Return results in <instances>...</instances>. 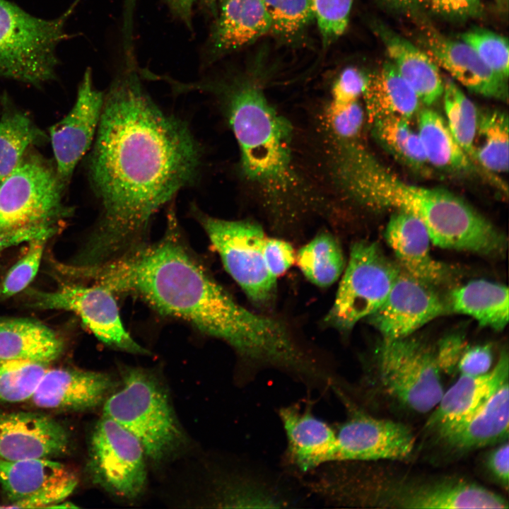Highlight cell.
<instances>
[{"label": "cell", "instance_id": "cell-39", "mask_svg": "<svg viewBox=\"0 0 509 509\" xmlns=\"http://www.w3.org/2000/svg\"><path fill=\"white\" fill-rule=\"evenodd\" d=\"M271 30L283 36L298 33L314 18L311 0H264Z\"/></svg>", "mask_w": 509, "mask_h": 509}, {"label": "cell", "instance_id": "cell-46", "mask_svg": "<svg viewBox=\"0 0 509 509\" xmlns=\"http://www.w3.org/2000/svg\"><path fill=\"white\" fill-rule=\"evenodd\" d=\"M464 350V341L459 336H450L443 339L435 354L440 368L451 370L458 361Z\"/></svg>", "mask_w": 509, "mask_h": 509}, {"label": "cell", "instance_id": "cell-3", "mask_svg": "<svg viewBox=\"0 0 509 509\" xmlns=\"http://www.w3.org/2000/svg\"><path fill=\"white\" fill-rule=\"evenodd\" d=\"M329 160L335 181L349 196L370 208L394 209L415 216L433 245L485 256L504 252V235L464 199L444 189L406 182L358 140L334 146Z\"/></svg>", "mask_w": 509, "mask_h": 509}, {"label": "cell", "instance_id": "cell-2", "mask_svg": "<svg viewBox=\"0 0 509 509\" xmlns=\"http://www.w3.org/2000/svg\"><path fill=\"white\" fill-rule=\"evenodd\" d=\"M167 217L158 242H144L98 264L69 265L66 274L143 299L160 313L225 341L243 363L264 359L279 342V321L242 307L214 280L187 247L173 201Z\"/></svg>", "mask_w": 509, "mask_h": 509}, {"label": "cell", "instance_id": "cell-35", "mask_svg": "<svg viewBox=\"0 0 509 509\" xmlns=\"http://www.w3.org/2000/svg\"><path fill=\"white\" fill-rule=\"evenodd\" d=\"M442 96L449 129L463 151L474 162L478 109L451 79L444 80Z\"/></svg>", "mask_w": 509, "mask_h": 509}, {"label": "cell", "instance_id": "cell-28", "mask_svg": "<svg viewBox=\"0 0 509 509\" xmlns=\"http://www.w3.org/2000/svg\"><path fill=\"white\" fill-rule=\"evenodd\" d=\"M362 97L370 122L391 116L411 119L420 109L418 96L390 62L368 75Z\"/></svg>", "mask_w": 509, "mask_h": 509}, {"label": "cell", "instance_id": "cell-30", "mask_svg": "<svg viewBox=\"0 0 509 509\" xmlns=\"http://www.w3.org/2000/svg\"><path fill=\"white\" fill-rule=\"evenodd\" d=\"M417 116V131L428 163L447 172L469 170L472 160L452 136L444 118L429 108L419 110Z\"/></svg>", "mask_w": 509, "mask_h": 509}, {"label": "cell", "instance_id": "cell-37", "mask_svg": "<svg viewBox=\"0 0 509 509\" xmlns=\"http://www.w3.org/2000/svg\"><path fill=\"white\" fill-rule=\"evenodd\" d=\"M460 40L471 47L491 70L508 80L509 49L505 37L490 30L474 28L462 33Z\"/></svg>", "mask_w": 509, "mask_h": 509}, {"label": "cell", "instance_id": "cell-24", "mask_svg": "<svg viewBox=\"0 0 509 509\" xmlns=\"http://www.w3.org/2000/svg\"><path fill=\"white\" fill-rule=\"evenodd\" d=\"M390 62L414 90L421 103L431 105L442 97L444 80L427 52L382 23L375 27Z\"/></svg>", "mask_w": 509, "mask_h": 509}, {"label": "cell", "instance_id": "cell-43", "mask_svg": "<svg viewBox=\"0 0 509 509\" xmlns=\"http://www.w3.org/2000/svg\"><path fill=\"white\" fill-rule=\"evenodd\" d=\"M263 255L267 268L275 279L286 272L294 262L293 247L281 239L267 238Z\"/></svg>", "mask_w": 509, "mask_h": 509}, {"label": "cell", "instance_id": "cell-42", "mask_svg": "<svg viewBox=\"0 0 509 509\" xmlns=\"http://www.w3.org/2000/svg\"><path fill=\"white\" fill-rule=\"evenodd\" d=\"M368 75L356 67L343 70L334 81L329 103L345 105L358 100L366 87Z\"/></svg>", "mask_w": 509, "mask_h": 509}, {"label": "cell", "instance_id": "cell-49", "mask_svg": "<svg viewBox=\"0 0 509 509\" xmlns=\"http://www.w3.org/2000/svg\"><path fill=\"white\" fill-rule=\"evenodd\" d=\"M198 1L204 8L207 9L210 12L216 11V0H195Z\"/></svg>", "mask_w": 509, "mask_h": 509}, {"label": "cell", "instance_id": "cell-26", "mask_svg": "<svg viewBox=\"0 0 509 509\" xmlns=\"http://www.w3.org/2000/svg\"><path fill=\"white\" fill-rule=\"evenodd\" d=\"M271 27L264 0H223L212 45L220 53L236 49L265 35Z\"/></svg>", "mask_w": 509, "mask_h": 509}, {"label": "cell", "instance_id": "cell-4", "mask_svg": "<svg viewBox=\"0 0 509 509\" xmlns=\"http://www.w3.org/2000/svg\"><path fill=\"white\" fill-rule=\"evenodd\" d=\"M216 95L238 147L241 175L271 222L295 224L317 209L320 199L295 158L292 125L263 88L246 81Z\"/></svg>", "mask_w": 509, "mask_h": 509}, {"label": "cell", "instance_id": "cell-48", "mask_svg": "<svg viewBox=\"0 0 509 509\" xmlns=\"http://www.w3.org/2000/svg\"><path fill=\"white\" fill-rule=\"evenodd\" d=\"M385 6L399 11H415L422 8L429 0H379Z\"/></svg>", "mask_w": 509, "mask_h": 509}, {"label": "cell", "instance_id": "cell-47", "mask_svg": "<svg viewBox=\"0 0 509 509\" xmlns=\"http://www.w3.org/2000/svg\"><path fill=\"white\" fill-rule=\"evenodd\" d=\"M509 446L508 442L494 449L488 457V467L492 474L504 487L508 488L509 480Z\"/></svg>", "mask_w": 509, "mask_h": 509}, {"label": "cell", "instance_id": "cell-1", "mask_svg": "<svg viewBox=\"0 0 509 509\" xmlns=\"http://www.w3.org/2000/svg\"><path fill=\"white\" fill-rule=\"evenodd\" d=\"M88 159L100 215L76 262L98 264L144 242L153 216L200 174L202 148L187 123L153 101L136 74L115 78Z\"/></svg>", "mask_w": 509, "mask_h": 509}, {"label": "cell", "instance_id": "cell-13", "mask_svg": "<svg viewBox=\"0 0 509 509\" xmlns=\"http://www.w3.org/2000/svg\"><path fill=\"white\" fill-rule=\"evenodd\" d=\"M334 392L349 407L346 419L334 428L336 462L403 459L411 453L415 438L407 426L365 415L353 407L340 387Z\"/></svg>", "mask_w": 509, "mask_h": 509}, {"label": "cell", "instance_id": "cell-38", "mask_svg": "<svg viewBox=\"0 0 509 509\" xmlns=\"http://www.w3.org/2000/svg\"><path fill=\"white\" fill-rule=\"evenodd\" d=\"M49 238L40 237L28 242L26 253L10 269L0 285V300L24 291L35 277Z\"/></svg>", "mask_w": 509, "mask_h": 509}, {"label": "cell", "instance_id": "cell-23", "mask_svg": "<svg viewBox=\"0 0 509 509\" xmlns=\"http://www.w3.org/2000/svg\"><path fill=\"white\" fill-rule=\"evenodd\" d=\"M385 238L397 264L410 275L435 287L450 280L451 271L432 257L428 233L415 216L397 211L387 224Z\"/></svg>", "mask_w": 509, "mask_h": 509}, {"label": "cell", "instance_id": "cell-50", "mask_svg": "<svg viewBox=\"0 0 509 509\" xmlns=\"http://www.w3.org/2000/svg\"><path fill=\"white\" fill-rule=\"evenodd\" d=\"M496 1L497 2H501V1H502L503 0H496Z\"/></svg>", "mask_w": 509, "mask_h": 509}, {"label": "cell", "instance_id": "cell-15", "mask_svg": "<svg viewBox=\"0 0 509 509\" xmlns=\"http://www.w3.org/2000/svg\"><path fill=\"white\" fill-rule=\"evenodd\" d=\"M0 484L11 502L6 508H50L73 493L78 479L72 470L51 459H0Z\"/></svg>", "mask_w": 509, "mask_h": 509}, {"label": "cell", "instance_id": "cell-6", "mask_svg": "<svg viewBox=\"0 0 509 509\" xmlns=\"http://www.w3.org/2000/svg\"><path fill=\"white\" fill-rule=\"evenodd\" d=\"M64 184L37 155L25 154L0 182V254L23 242L51 238L71 209L62 202Z\"/></svg>", "mask_w": 509, "mask_h": 509}, {"label": "cell", "instance_id": "cell-31", "mask_svg": "<svg viewBox=\"0 0 509 509\" xmlns=\"http://www.w3.org/2000/svg\"><path fill=\"white\" fill-rule=\"evenodd\" d=\"M508 115L497 109L478 110L474 162L494 173L508 170Z\"/></svg>", "mask_w": 509, "mask_h": 509}, {"label": "cell", "instance_id": "cell-18", "mask_svg": "<svg viewBox=\"0 0 509 509\" xmlns=\"http://www.w3.org/2000/svg\"><path fill=\"white\" fill-rule=\"evenodd\" d=\"M69 447L68 432L50 416L0 410V459H50L66 453Z\"/></svg>", "mask_w": 509, "mask_h": 509}, {"label": "cell", "instance_id": "cell-27", "mask_svg": "<svg viewBox=\"0 0 509 509\" xmlns=\"http://www.w3.org/2000/svg\"><path fill=\"white\" fill-rule=\"evenodd\" d=\"M508 382L469 419L440 437L452 449L474 450L494 444L508 435Z\"/></svg>", "mask_w": 509, "mask_h": 509}, {"label": "cell", "instance_id": "cell-7", "mask_svg": "<svg viewBox=\"0 0 509 509\" xmlns=\"http://www.w3.org/2000/svg\"><path fill=\"white\" fill-rule=\"evenodd\" d=\"M76 1L63 15L44 20L0 0V78L40 86L55 77L56 48Z\"/></svg>", "mask_w": 509, "mask_h": 509}, {"label": "cell", "instance_id": "cell-33", "mask_svg": "<svg viewBox=\"0 0 509 509\" xmlns=\"http://www.w3.org/2000/svg\"><path fill=\"white\" fill-rule=\"evenodd\" d=\"M304 276L320 287H328L337 281L344 269L342 250L334 236L320 233L304 245L297 255Z\"/></svg>", "mask_w": 509, "mask_h": 509}, {"label": "cell", "instance_id": "cell-17", "mask_svg": "<svg viewBox=\"0 0 509 509\" xmlns=\"http://www.w3.org/2000/svg\"><path fill=\"white\" fill-rule=\"evenodd\" d=\"M278 414L286 437L285 462L296 473L310 474L337 461L335 428L315 416L310 406L289 404Z\"/></svg>", "mask_w": 509, "mask_h": 509}, {"label": "cell", "instance_id": "cell-32", "mask_svg": "<svg viewBox=\"0 0 509 509\" xmlns=\"http://www.w3.org/2000/svg\"><path fill=\"white\" fill-rule=\"evenodd\" d=\"M411 119L391 116L371 122L376 141L395 159L416 170L428 165L422 144Z\"/></svg>", "mask_w": 509, "mask_h": 509}, {"label": "cell", "instance_id": "cell-12", "mask_svg": "<svg viewBox=\"0 0 509 509\" xmlns=\"http://www.w3.org/2000/svg\"><path fill=\"white\" fill-rule=\"evenodd\" d=\"M25 294L33 308L74 312L107 346L130 353L150 354L127 331L113 293L101 285L63 283L51 291L28 289Z\"/></svg>", "mask_w": 509, "mask_h": 509}, {"label": "cell", "instance_id": "cell-16", "mask_svg": "<svg viewBox=\"0 0 509 509\" xmlns=\"http://www.w3.org/2000/svg\"><path fill=\"white\" fill-rule=\"evenodd\" d=\"M103 92L93 85L87 69L79 84L70 111L50 127V139L56 172L65 185L93 142L104 100Z\"/></svg>", "mask_w": 509, "mask_h": 509}, {"label": "cell", "instance_id": "cell-22", "mask_svg": "<svg viewBox=\"0 0 509 509\" xmlns=\"http://www.w3.org/2000/svg\"><path fill=\"white\" fill-rule=\"evenodd\" d=\"M508 353L503 351L497 364L487 373L461 374L432 410L426 423L428 428L440 436L479 411L508 382Z\"/></svg>", "mask_w": 509, "mask_h": 509}, {"label": "cell", "instance_id": "cell-5", "mask_svg": "<svg viewBox=\"0 0 509 509\" xmlns=\"http://www.w3.org/2000/svg\"><path fill=\"white\" fill-rule=\"evenodd\" d=\"M103 405V415L132 433L155 465L175 458L187 445L168 392L156 375L146 369L123 368L120 385Z\"/></svg>", "mask_w": 509, "mask_h": 509}, {"label": "cell", "instance_id": "cell-11", "mask_svg": "<svg viewBox=\"0 0 509 509\" xmlns=\"http://www.w3.org/2000/svg\"><path fill=\"white\" fill-rule=\"evenodd\" d=\"M146 458L139 440L103 415L90 439V466L95 483L114 496L135 500L146 487Z\"/></svg>", "mask_w": 509, "mask_h": 509}, {"label": "cell", "instance_id": "cell-34", "mask_svg": "<svg viewBox=\"0 0 509 509\" xmlns=\"http://www.w3.org/2000/svg\"><path fill=\"white\" fill-rule=\"evenodd\" d=\"M42 136L26 114L10 110L1 115L0 182L19 164L28 147Z\"/></svg>", "mask_w": 509, "mask_h": 509}, {"label": "cell", "instance_id": "cell-36", "mask_svg": "<svg viewBox=\"0 0 509 509\" xmlns=\"http://www.w3.org/2000/svg\"><path fill=\"white\" fill-rule=\"evenodd\" d=\"M48 368L47 364L0 358V403L30 399Z\"/></svg>", "mask_w": 509, "mask_h": 509}, {"label": "cell", "instance_id": "cell-25", "mask_svg": "<svg viewBox=\"0 0 509 509\" xmlns=\"http://www.w3.org/2000/svg\"><path fill=\"white\" fill-rule=\"evenodd\" d=\"M64 344L44 324L28 318L0 317V358L47 364L62 354Z\"/></svg>", "mask_w": 509, "mask_h": 509}, {"label": "cell", "instance_id": "cell-19", "mask_svg": "<svg viewBox=\"0 0 509 509\" xmlns=\"http://www.w3.org/2000/svg\"><path fill=\"white\" fill-rule=\"evenodd\" d=\"M116 387L115 380L105 373L48 368L30 400L45 409L86 411L103 404Z\"/></svg>", "mask_w": 509, "mask_h": 509}, {"label": "cell", "instance_id": "cell-14", "mask_svg": "<svg viewBox=\"0 0 509 509\" xmlns=\"http://www.w3.org/2000/svg\"><path fill=\"white\" fill-rule=\"evenodd\" d=\"M434 287L400 268L387 297L368 317L382 341L411 336L428 322L449 312L447 301Z\"/></svg>", "mask_w": 509, "mask_h": 509}, {"label": "cell", "instance_id": "cell-44", "mask_svg": "<svg viewBox=\"0 0 509 509\" xmlns=\"http://www.w3.org/2000/svg\"><path fill=\"white\" fill-rule=\"evenodd\" d=\"M431 10L451 20H466L481 16V0H429Z\"/></svg>", "mask_w": 509, "mask_h": 509}, {"label": "cell", "instance_id": "cell-9", "mask_svg": "<svg viewBox=\"0 0 509 509\" xmlns=\"http://www.w3.org/2000/svg\"><path fill=\"white\" fill-rule=\"evenodd\" d=\"M191 210L226 271L248 298L259 305L270 302L276 279L270 274L264 262L263 247L267 237L262 226L252 221L213 217L194 206Z\"/></svg>", "mask_w": 509, "mask_h": 509}, {"label": "cell", "instance_id": "cell-8", "mask_svg": "<svg viewBox=\"0 0 509 509\" xmlns=\"http://www.w3.org/2000/svg\"><path fill=\"white\" fill-rule=\"evenodd\" d=\"M400 267L378 243L360 240L351 246L350 257L334 303L324 322L339 331H350L368 317L387 297Z\"/></svg>", "mask_w": 509, "mask_h": 509}, {"label": "cell", "instance_id": "cell-10", "mask_svg": "<svg viewBox=\"0 0 509 509\" xmlns=\"http://www.w3.org/2000/svg\"><path fill=\"white\" fill-rule=\"evenodd\" d=\"M378 371L387 393L417 413L432 411L444 392L435 353L411 336L382 341Z\"/></svg>", "mask_w": 509, "mask_h": 509}, {"label": "cell", "instance_id": "cell-29", "mask_svg": "<svg viewBox=\"0 0 509 509\" xmlns=\"http://www.w3.org/2000/svg\"><path fill=\"white\" fill-rule=\"evenodd\" d=\"M447 304L449 312L470 316L481 327L500 331L508 322V288L499 283L469 281L451 291Z\"/></svg>", "mask_w": 509, "mask_h": 509}, {"label": "cell", "instance_id": "cell-45", "mask_svg": "<svg viewBox=\"0 0 509 509\" xmlns=\"http://www.w3.org/2000/svg\"><path fill=\"white\" fill-rule=\"evenodd\" d=\"M493 361L489 345H477L464 351L457 363L461 374L482 375L491 370Z\"/></svg>", "mask_w": 509, "mask_h": 509}, {"label": "cell", "instance_id": "cell-40", "mask_svg": "<svg viewBox=\"0 0 509 509\" xmlns=\"http://www.w3.org/2000/svg\"><path fill=\"white\" fill-rule=\"evenodd\" d=\"M365 110L358 100L345 105L329 103L323 126L327 139H358L364 121Z\"/></svg>", "mask_w": 509, "mask_h": 509}, {"label": "cell", "instance_id": "cell-21", "mask_svg": "<svg viewBox=\"0 0 509 509\" xmlns=\"http://www.w3.org/2000/svg\"><path fill=\"white\" fill-rule=\"evenodd\" d=\"M426 28L421 37L424 51L438 66L470 91L507 101L508 80L491 70L471 47L446 37L433 28Z\"/></svg>", "mask_w": 509, "mask_h": 509}, {"label": "cell", "instance_id": "cell-41", "mask_svg": "<svg viewBox=\"0 0 509 509\" xmlns=\"http://www.w3.org/2000/svg\"><path fill=\"white\" fill-rule=\"evenodd\" d=\"M311 4L323 42L329 45L346 30L353 0H311Z\"/></svg>", "mask_w": 509, "mask_h": 509}, {"label": "cell", "instance_id": "cell-20", "mask_svg": "<svg viewBox=\"0 0 509 509\" xmlns=\"http://www.w3.org/2000/svg\"><path fill=\"white\" fill-rule=\"evenodd\" d=\"M378 503L402 508H508L500 495L467 481L444 479L398 484L380 497Z\"/></svg>", "mask_w": 509, "mask_h": 509}]
</instances>
